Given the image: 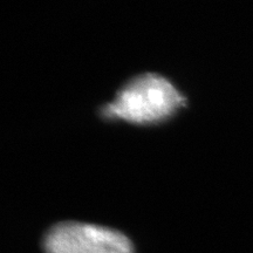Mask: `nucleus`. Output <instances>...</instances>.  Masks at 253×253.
<instances>
[{"label": "nucleus", "mask_w": 253, "mask_h": 253, "mask_svg": "<svg viewBox=\"0 0 253 253\" xmlns=\"http://www.w3.org/2000/svg\"><path fill=\"white\" fill-rule=\"evenodd\" d=\"M186 99L162 75L145 73L132 78L122 86L113 102L102 107L104 119L151 125L167 121Z\"/></svg>", "instance_id": "f257e3e1"}, {"label": "nucleus", "mask_w": 253, "mask_h": 253, "mask_svg": "<svg viewBox=\"0 0 253 253\" xmlns=\"http://www.w3.org/2000/svg\"><path fill=\"white\" fill-rule=\"evenodd\" d=\"M45 253H134L128 237L110 227L62 221L47 231Z\"/></svg>", "instance_id": "f03ea898"}]
</instances>
